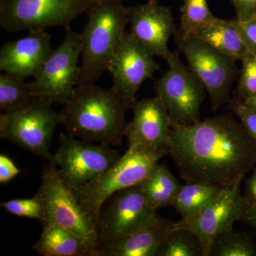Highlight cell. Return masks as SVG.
<instances>
[{
	"label": "cell",
	"instance_id": "6da1fadb",
	"mask_svg": "<svg viewBox=\"0 0 256 256\" xmlns=\"http://www.w3.org/2000/svg\"><path fill=\"white\" fill-rule=\"evenodd\" d=\"M169 154L186 182L222 188L244 180L256 166V143L230 114L172 128Z\"/></svg>",
	"mask_w": 256,
	"mask_h": 256
},
{
	"label": "cell",
	"instance_id": "ffe728a7",
	"mask_svg": "<svg viewBox=\"0 0 256 256\" xmlns=\"http://www.w3.org/2000/svg\"><path fill=\"white\" fill-rule=\"evenodd\" d=\"M191 36L204 42L235 60H242L248 53L232 20L217 18Z\"/></svg>",
	"mask_w": 256,
	"mask_h": 256
},
{
	"label": "cell",
	"instance_id": "277c9868",
	"mask_svg": "<svg viewBox=\"0 0 256 256\" xmlns=\"http://www.w3.org/2000/svg\"><path fill=\"white\" fill-rule=\"evenodd\" d=\"M168 153L166 150L129 146L124 156L104 174L72 192L82 210L94 220L98 228L102 204L116 192L142 183Z\"/></svg>",
	"mask_w": 256,
	"mask_h": 256
},
{
	"label": "cell",
	"instance_id": "d4e9b609",
	"mask_svg": "<svg viewBox=\"0 0 256 256\" xmlns=\"http://www.w3.org/2000/svg\"><path fill=\"white\" fill-rule=\"evenodd\" d=\"M180 11L181 25L176 33L183 37L191 36L217 18L210 11L207 0H183Z\"/></svg>",
	"mask_w": 256,
	"mask_h": 256
},
{
	"label": "cell",
	"instance_id": "836d02e7",
	"mask_svg": "<svg viewBox=\"0 0 256 256\" xmlns=\"http://www.w3.org/2000/svg\"><path fill=\"white\" fill-rule=\"evenodd\" d=\"M240 220L256 230V204L246 203Z\"/></svg>",
	"mask_w": 256,
	"mask_h": 256
},
{
	"label": "cell",
	"instance_id": "484cf974",
	"mask_svg": "<svg viewBox=\"0 0 256 256\" xmlns=\"http://www.w3.org/2000/svg\"><path fill=\"white\" fill-rule=\"evenodd\" d=\"M158 256H204L203 248L196 236L186 230H174L166 236Z\"/></svg>",
	"mask_w": 256,
	"mask_h": 256
},
{
	"label": "cell",
	"instance_id": "9c48e42d",
	"mask_svg": "<svg viewBox=\"0 0 256 256\" xmlns=\"http://www.w3.org/2000/svg\"><path fill=\"white\" fill-rule=\"evenodd\" d=\"M174 36L178 50L188 60V69L208 92L212 110L228 104L230 88L240 72L236 60L195 37H183L176 33Z\"/></svg>",
	"mask_w": 256,
	"mask_h": 256
},
{
	"label": "cell",
	"instance_id": "e575fe53",
	"mask_svg": "<svg viewBox=\"0 0 256 256\" xmlns=\"http://www.w3.org/2000/svg\"><path fill=\"white\" fill-rule=\"evenodd\" d=\"M244 102L256 112V97L248 99V100L244 101Z\"/></svg>",
	"mask_w": 256,
	"mask_h": 256
},
{
	"label": "cell",
	"instance_id": "83f0119b",
	"mask_svg": "<svg viewBox=\"0 0 256 256\" xmlns=\"http://www.w3.org/2000/svg\"><path fill=\"white\" fill-rule=\"evenodd\" d=\"M0 206L11 214L34 218L42 222L44 216V207L37 195L30 198H16L1 202Z\"/></svg>",
	"mask_w": 256,
	"mask_h": 256
},
{
	"label": "cell",
	"instance_id": "3957f363",
	"mask_svg": "<svg viewBox=\"0 0 256 256\" xmlns=\"http://www.w3.org/2000/svg\"><path fill=\"white\" fill-rule=\"evenodd\" d=\"M82 35V64L78 85L94 82L108 70L114 48L130 21L131 8L121 0H100L87 12Z\"/></svg>",
	"mask_w": 256,
	"mask_h": 256
},
{
	"label": "cell",
	"instance_id": "8992f818",
	"mask_svg": "<svg viewBox=\"0 0 256 256\" xmlns=\"http://www.w3.org/2000/svg\"><path fill=\"white\" fill-rule=\"evenodd\" d=\"M100 0H0V26L9 32L67 28Z\"/></svg>",
	"mask_w": 256,
	"mask_h": 256
},
{
	"label": "cell",
	"instance_id": "30bf717a",
	"mask_svg": "<svg viewBox=\"0 0 256 256\" xmlns=\"http://www.w3.org/2000/svg\"><path fill=\"white\" fill-rule=\"evenodd\" d=\"M166 62L169 69L154 82V90L166 107L172 128L200 122V109L206 97V89L184 65L178 50L172 52Z\"/></svg>",
	"mask_w": 256,
	"mask_h": 256
},
{
	"label": "cell",
	"instance_id": "d6986e66",
	"mask_svg": "<svg viewBox=\"0 0 256 256\" xmlns=\"http://www.w3.org/2000/svg\"><path fill=\"white\" fill-rule=\"evenodd\" d=\"M33 249L42 256H96V252L82 237L56 225L44 226Z\"/></svg>",
	"mask_w": 256,
	"mask_h": 256
},
{
	"label": "cell",
	"instance_id": "52a82bcc",
	"mask_svg": "<svg viewBox=\"0 0 256 256\" xmlns=\"http://www.w3.org/2000/svg\"><path fill=\"white\" fill-rule=\"evenodd\" d=\"M66 28L63 42L47 58L34 82H30L32 94L37 100L50 105H65L80 78L78 60L82 53V35L70 26Z\"/></svg>",
	"mask_w": 256,
	"mask_h": 256
},
{
	"label": "cell",
	"instance_id": "f546056e",
	"mask_svg": "<svg viewBox=\"0 0 256 256\" xmlns=\"http://www.w3.org/2000/svg\"><path fill=\"white\" fill-rule=\"evenodd\" d=\"M232 22L242 37L248 52L256 58V18L245 22H240L236 18H233Z\"/></svg>",
	"mask_w": 256,
	"mask_h": 256
},
{
	"label": "cell",
	"instance_id": "ba28073f",
	"mask_svg": "<svg viewBox=\"0 0 256 256\" xmlns=\"http://www.w3.org/2000/svg\"><path fill=\"white\" fill-rule=\"evenodd\" d=\"M36 195L44 207V216L40 222L42 226L56 224L70 230L85 239L97 254L100 246L97 226L82 210L72 188L64 184L56 165H45Z\"/></svg>",
	"mask_w": 256,
	"mask_h": 256
},
{
	"label": "cell",
	"instance_id": "9a60e30c",
	"mask_svg": "<svg viewBox=\"0 0 256 256\" xmlns=\"http://www.w3.org/2000/svg\"><path fill=\"white\" fill-rule=\"evenodd\" d=\"M132 119L126 124L124 136L129 146H142L169 151L171 120L158 96L136 100L131 106Z\"/></svg>",
	"mask_w": 256,
	"mask_h": 256
},
{
	"label": "cell",
	"instance_id": "d6a6232c",
	"mask_svg": "<svg viewBox=\"0 0 256 256\" xmlns=\"http://www.w3.org/2000/svg\"><path fill=\"white\" fill-rule=\"evenodd\" d=\"M254 173L246 181L244 200L246 204H256V166Z\"/></svg>",
	"mask_w": 256,
	"mask_h": 256
},
{
	"label": "cell",
	"instance_id": "8fae6325",
	"mask_svg": "<svg viewBox=\"0 0 256 256\" xmlns=\"http://www.w3.org/2000/svg\"><path fill=\"white\" fill-rule=\"evenodd\" d=\"M110 146L101 143L96 146L60 132L54 160L64 184L76 190L104 174L121 156Z\"/></svg>",
	"mask_w": 256,
	"mask_h": 256
},
{
	"label": "cell",
	"instance_id": "1f68e13d",
	"mask_svg": "<svg viewBox=\"0 0 256 256\" xmlns=\"http://www.w3.org/2000/svg\"><path fill=\"white\" fill-rule=\"evenodd\" d=\"M21 172V170L10 156L4 154H0V183L2 184L10 182Z\"/></svg>",
	"mask_w": 256,
	"mask_h": 256
},
{
	"label": "cell",
	"instance_id": "d590c367",
	"mask_svg": "<svg viewBox=\"0 0 256 256\" xmlns=\"http://www.w3.org/2000/svg\"><path fill=\"white\" fill-rule=\"evenodd\" d=\"M158 2H159V0H149L148 2L152 3V4H158Z\"/></svg>",
	"mask_w": 256,
	"mask_h": 256
},
{
	"label": "cell",
	"instance_id": "44dd1931",
	"mask_svg": "<svg viewBox=\"0 0 256 256\" xmlns=\"http://www.w3.org/2000/svg\"><path fill=\"white\" fill-rule=\"evenodd\" d=\"M140 186L150 204L158 212L163 207L172 206L181 184L166 165L158 163Z\"/></svg>",
	"mask_w": 256,
	"mask_h": 256
},
{
	"label": "cell",
	"instance_id": "5b68a950",
	"mask_svg": "<svg viewBox=\"0 0 256 256\" xmlns=\"http://www.w3.org/2000/svg\"><path fill=\"white\" fill-rule=\"evenodd\" d=\"M62 124L60 112L40 100L0 116V137L56 165L50 148L56 128ZM57 166V165H56Z\"/></svg>",
	"mask_w": 256,
	"mask_h": 256
},
{
	"label": "cell",
	"instance_id": "603a6c76",
	"mask_svg": "<svg viewBox=\"0 0 256 256\" xmlns=\"http://www.w3.org/2000/svg\"><path fill=\"white\" fill-rule=\"evenodd\" d=\"M256 245L252 234L233 229L215 239L210 256H255Z\"/></svg>",
	"mask_w": 256,
	"mask_h": 256
},
{
	"label": "cell",
	"instance_id": "4dcf8cb0",
	"mask_svg": "<svg viewBox=\"0 0 256 256\" xmlns=\"http://www.w3.org/2000/svg\"><path fill=\"white\" fill-rule=\"evenodd\" d=\"M236 10V20L240 22L256 18V0H229Z\"/></svg>",
	"mask_w": 256,
	"mask_h": 256
},
{
	"label": "cell",
	"instance_id": "4316f807",
	"mask_svg": "<svg viewBox=\"0 0 256 256\" xmlns=\"http://www.w3.org/2000/svg\"><path fill=\"white\" fill-rule=\"evenodd\" d=\"M242 69L236 86V98L245 101L256 97V58L247 53L240 60Z\"/></svg>",
	"mask_w": 256,
	"mask_h": 256
},
{
	"label": "cell",
	"instance_id": "2e32d148",
	"mask_svg": "<svg viewBox=\"0 0 256 256\" xmlns=\"http://www.w3.org/2000/svg\"><path fill=\"white\" fill-rule=\"evenodd\" d=\"M130 33L154 56L166 60L168 42L178 30L170 6L146 3L131 8Z\"/></svg>",
	"mask_w": 256,
	"mask_h": 256
},
{
	"label": "cell",
	"instance_id": "e0dca14e",
	"mask_svg": "<svg viewBox=\"0 0 256 256\" xmlns=\"http://www.w3.org/2000/svg\"><path fill=\"white\" fill-rule=\"evenodd\" d=\"M52 52L48 33L28 32L24 38L3 45L0 50V69L18 78L34 77Z\"/></svg>",
	"mask_w": 256,
	"mask_h": 256
},
{
	"label": "cell",
	"instance_id": "7c38bea8",
	"mask_svg": "<svg viewBox=\"0 0 256 256\" xmlns=\"http://www.w3.org/2000/svg\"><path fill=\"white\" fill-rule=\"evenodd\" d=\"M242 180L224 188L220 194L191 216L174 222V230H186L196 236L203 248L204 256H210L215 239L233 229L240 220L246 202L240 192Z\"/></svg>",
	"mask_w": 256,
	"mask_h": 256
},
{
	"label": "cell",
	"instance_id": "4fadbf2b",
	"mask_svg": "<svg viewBox=\"0 0 256 256\" xmlns=\"http://www.w3.org/2000/svg\"><path fill=\"white\" fill-rule=\"evenodd\" d=\"M156 214L140 184L116 192L100 208L98 222V249L141 228Z\"/></svg>",
	"mask_w": 256,
	"mask_h": 256
},
{
	"label": "cell",
	"instance_id": "ac0fdd59",
	"mask_svg": "<svg viewBox=\"0 0 256 256\" xmlns=\"http://www.w3.org/2000/svg\"><path fill=\"white\" fill-rule=\"evenodd\" d=\"M174 230V222L156 214L141 228L101 246L96 256H158L162 244Z\"/></svg>",
	"mask_w": 256,
	"mask_h": 256
},
{
	"label": "cell",
	"instance_id": "7402d4cb",
	"mask_svg": "<svg viewBox=\"0 0 256 256\" xmlns=\"http://www.w3.org/2000/svg\"><path fill=\"white\" fill-rule=\"evenodd\" d=\"M223 188L200 182H186L178 188L172 206L182 217L191 216L218 196Z\"/></svg>",
	"mask_w": 256,
	"mask_h": 256
},
{
	"label": "cell",
	"instance_id": "7a4b0ae2",
	"mask_svg": "<svg viewBox=\"0 0 256 256\" xmlns=\"http://www.w3.org/2000/svg\"><path fill=\"white\" fill-rule=\"evenodd\" d=\"M129 108L114 88L87 82L77 86L60 112L68 136L87 142L120 146Z\"/></svg>",
	"mask_w": 256,
	"mask_h": 256
},
{
	"label": "cell",
	"instance_id": "cb8c5ba5",
	"mask_svg": "<svg viewBox=\"0 0 256 256\" xmlns=\"http://www.w3.org/2000/svg\"><path fill=\"white\" fill-rule=\"evenodd\" d=\"M36 99L24 79L6 74L0 76V109L11 112Z\"/></svg>",
	"mask_w": 256,
	"mask_h": 256
},
{
	"label": "cell",
	"instance_id": "5bb4252c",
	"mask_svg": "<svg viewBox=\"0 0 256 256\" xmlns=\"http://www.w3.org/2000/svg\"><path fill=\"white\" fill-rule=\"evenodd\" d=\"M153 56L130 32H124L114 48L108 70L112 76V88L129 109L137 100L142 82L160 69Z\"/></svg>",
	"mask_w": 256,
	"mask_h": 256
},
{
	"label": "cell",
	"instance_id": "f1b7e54d",
	"mask_svg": "<svg viewBox=\"0 0 256 256\" xmlns=\"http://www.w3.org/2000/svg\"><path fill=\"white\" fill-rule=\"evenodd\" d=\"M228 108L240 120L242 126L256 143V112L236 97L230 100Z\"/></svg>",
	"mask_w": 256,
	"mask_h": 256
}]
</instances>
